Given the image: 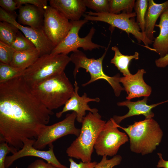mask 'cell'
Instances as JSON below:
<instances>
[{
	"mask_svg": "<svg viewBox=\"0 0 168 168\" xmlns=\"http://www.w3.org/2000/svg\"><path fill=\"white\" fill-rule=\"evenodd\" d=\"M53 114L22 76L0 83V138L10 146L20 148L26 139H36Z\"/></svg>",
	"mask_w": 168,
	"mask_h": 168,
	"instance_id": "6da1fadb",
	"label": "cell"
},
{
	"mask_svg": "<svg viewBox=\"0 0 168 168\" xmlns=\"http://www.w3.org/2000/svg\"><path fill=\"white\" fill-rule=\"evenodd\" d=\"M106 122L98 112H89L83 119L79 135L67 148V155L83 162H91L95 143Z\"/></svg>",
	"mask_w": 168,
	"mask_h": 168,
	"instance_id": "7a4b0ae2",
	"label": "cell"
},
{
	"mask_svg": "<svg viewBox=\"0 0 168 168\" xmlns=\"http://www.w3.org/2000/svg\"><path fill=\"white\" fill-rule=\"evenodd\" d=\"M118 127L128 136L131 151L142 155L151 153L156 150L163 135L160 125L152 118L135 121L126 128L119 125Z\"/></svg>",
	"mask_w": 168,
	"mask_h": 168,
	"instance_id": "3957f363",
	"label": "cell"
},
{
	"mask_svg": "<svg viewBox=\"0 0 168 168\" xmlns=\"http://www.w3.org/2000/svg\"><path fill=\"white\" fill-rule=\"evenodd\" d=\"M30 87L33 95L51 111L64 105L74 90L64 72Z\"/></svg>",
	"mask_w": 168,
	"mask_h": 168,
	"instance_id": "277c9868",
	"label": "cell"
},
{
	"mask_svg": "<svg viewBox=\"0 0 168 168\" xmlns=\"http://www.w3.org/2000/svg\"><path fill=\"white\" fill-rule=\"evenodd\" d=\"M71 61L68 55L47 54L39 57L31 66L26 69L22 75L31 87L63 72Z\"/></svg>",
	"mask_w": 168,
	"mask_h": 168,
	"instance_id": "5b68a950",
	"label": "cell"
},
{
	"mask_svg": "<svg viewBox=\"0 0 168 168\" xmlns=\"http://www.w3.org/2000/svg\"><path fill=\"white\" fill-rule=\"evenodd\" d=\"M109 45L105 49L102 55L97 59L94 58H88L82 52L78 49L71 54L70 57L71 61L75 65L73 71L75 78L81 68L86 69V72L90 74V80L87 82L83 84L82 85L83 86H85L98 80H104L107 82L111 86L115 96H119L121 91L124 90V88L120 84L119 79L120 77L119 74H117L114 76L110 77L104 72L103 69V60Z\"/></svg>",
	"mask_w": 168,
	"mask_h": 168,
	"instance_id": "8992f818",
	"label": "cell"
},
{
	"mask_svg": "<svg viewBox=\"0 0 168 168\" xmlns=\"http://www.w3.org/2000/svg\"><path fill=\"white\" fill-rule=\"evenodd\" d=\"M86 13L87 14L83 15L84 19L88 21H100L107 23L112 27H117L128 34H132L138 43L142 42L147 47L153 43L141 32L138 23L134 18L136 16L135 12H123L121 14H114L90 11Z\"/></svg>",
	"mask_w": 168,
	"mask_h": 168,
	"instance_id": "52a82bcc",
	"label": "cell"
},
{
	"mask_svg": "<svg viewBox=\"0 0 168 168\" xmlns=\"http://www.w3.org/2000/svg\"><path fill=\"white\" fill-rule=\"evenodd\" d=\"M70 21L72 25L71 29L62 41L54 49L51 54L68 55L71 52H74L77 51L79 48H82L85 50L91 51L93 49L105 47L92 41V38L96 30L93 26L86 36L82 38L79 37L80 30L88 21L84 19Z\"/></svg>",
	"mask_w": 168,
	"mask_h": 168,
	"instance_id": "ba28073f",
	"label": "cell"
},
{
	"mask_svg": "<svg viewBox=\"0 0 168 168\" xmlns=\"http://www.w3.org/2000/svg\"><path fill=\"white\" fill-rule=\"evenodd\" d=\"M118 125L112 118L106 122L94 146L98 155L113 157L116 155L120 147L128 142V136L119 130Z\"/></svg>",
	"mask_w": 168,
	"mask_h": 168,
	"instance_id": "9c48e42d",
	"label": "cell"
},
{
	"mask_svg": "<svg viewBox=\"0 0 168 168\" xmlns=\"http://www.w3.org/2000/svg\"><path fill=\"white\" fill-rule=\"evenodd\" d=\"M77 114L73 111L67 114L62 120L51 125L43 126L33 144L35 148L42 150L47 146H49L59 138L72 134L78 136L80 129L77 128L75 123Z\"/></svg>",
	"mask_w": 168,
	"mask_h": 168,
	"instance_id": "30bf717a",
	"label": "cell"
},
{
	"mask_svg": "<svg viewBox=\"0 0 168 168\" xmlns=\"http://www.w3.org/2000/svg\"><path fill=\"white\" fill-rule=\"evenodd\" d=\"M72 26L70 21L55 9L47 6L44 9L43 28L55 47L67 35Z\"/></svg>",
	"mask_w": 168,
	"mask_h": 168,
	"instance_id": "8fae6325",
	"label": "cell"
},
{
	"mask_svg": "<svg viewBox=\"0 0 168 168\" xmlns=\"http://www.w3.org/2000/svg\"><path fill=\"white\" fill-rule=\"evenodd\" d=\"M0 20L11 23L31 41L40 53V56L50 54L55 47L46 35L43 27L38 29L24 26L16 20V17L8 13L0 8Z\"/></svg>",
	"mask_w": 168,
	"mask_h": 168,
	"instance_id": "7c38bea8",
	"label": "cell"
},
{
	"mask_svg": "<svg viewBox=\"0 0 168 168\" xmlns=\"http://www.w3.org/2000/svg\"><path fill=\"white\" fill-rule=\"evenodd\" d=\"M36 139H26L23 142L22 147L12 155L7 156L5 161L6 168H8L16 160L20 158L28 156L39 157L46 161L58 168H68L58 160L54 151V145L52 144L47 151H42L34 147L33 144Z\"/></svg>",
	"mask_w": 168,
	"mask_h": 168,
	"instance_id": "4fadbf2b",
	"label": "cell"
},
{
	"mask_svg": "<svg viewBox=\"0 0 168 168\" xmlns=\"http://www.w3.org/2000/svg\"><path fill=\"white\" fill-rule=\"evenodd\" d=\"M74 90L72 96L65 103L62 110L57 113L56 116L57 118H60L64 113L72 111L76 113L77 121L79 123H82L86 116V111L92 113L98 112L97 109L91 108L88 105V103L91 101L99 102L100 99L98 97L91 98L88 97L86 93L80 96L78 94L79 87L76 81L74 82Z\"/></svg>",
	"mask_w": 168,
	"mask_h": 168,
	"instance_id": "5bb4252c",
	"label": "cell"
},
{
	"mask_svg": "<svg viewBox=\"0 0 168 168\" xmlns=\"http://www.w3.org/2000/svg\"><path fill=\"white\" fill-rule=\"evenodd\" d=\"M146 73L143 69H138L134 74L120 77L119 82L124 86L128 96L126 99L130 100L136 97L149 96L152 92V88L144 82L143 76Z\"/></svg>",
	"mask_w": 168,
	"mask_h": 168,
	"instance_id": "9a60e30c",
	"label": "cell"
},
{
	"mask_svg": "<svg viewBox=\"0 0 168 168\" xmlns=\"http://www.w3.org/2000/svg\"><path fill=\"white\" fill-rule=\"evenodd\" d=\"M147 97H145L142 100L135 102L128 100L118 102L117 103L118 106H126L128 108L129 111L124 115H114L112 118L115 122L119 125L125 119L135 115H143L145 117V119L152 118L154 116V114L152 111V109L157 105L164 102L148 105L147 104Z\"/></svg>",
	"mask_w": 168,
	"mask_h": 168,
	"instance_id": "2e32d148",
	"label": "cell"
},
{
	"mask_svg": "<svg viewBox=\"0 0 168 168\" xmlns=\"http://www.w3.org/2000/svg\"><path fill=\"white\" fill-rule=\"evenodd\" d=\"M50 6L70 21H79L86 9L84 0H50Z\"/></svg>",
	"mask_w": 168,
	"mask_h": 168,
	"instance_id": "e0dca14e",
	"label": "cell"
},
{
	"mask_svg": "<svg viewBox=\"0 0 168 168\" xmlns=\"http://www.w3.org/2000/svg\"><path fill=\"white\" fill-rule=\"evenodd\" d=\"M44 10L30 4L22 5L19 8L18 22L35 29L43 27Z\"/></svg>",
	"mask_w": 168,
	"mask_h": 168,
	"instance_id": "ac0fdd59",
	"label": "cell"
},
{
	"mask_svg": "<svg viewBox=\"0 0 168 168\" xmlns=\"http://www.w3.org/2000/svg\"><path fill=\"white\" fill-rule=\"evenodd\" d=\"M168 9V0L161 3H157L153 0H148V6L145 18V35L147 38L153 42L154 28L159 16Z\"/></svg>",
	"mask_w": 168,
	"mask_h": 168,
	"instance_id": "d6986e66",
	"label": "cell"
},
{
	"mask_svg": "<svg viewBox=\"0 0 168 168\" xmlns=\"http://www.w3.org/2000/svg\"><path fill=\"white\" fill-rule=\"evenodd\" d=\"M155 26L159 28L160 32L153 40V49L162 58L168 54V9L161 15L159 24Z\"/></svg>",
	"mask_w": 168,
	"mask_h": 168,
	"instance_id": "ffe728a7",
	"label": "cell"
},
{
	"mask_svg": "<svg viewBox=\"0 0 168 168\" xmlns=\"http://www.w3.org/2000/svg\"><path fill=\"white\" fill-rule=\"evenodd\" d=\"M40 56V53L36 48L22 51H15L10 64L25 70L32 65Z\"/></svg>",
	"mask_w": 168,
	"mask_h": 168,
	"instance_id": "44dd1931",
	"label": "cell"
},
{
	"mask_svg": "<svg viewBox=\"0 0 168 168\" xmlns=\"http://www.w3.org/2000/svg\"><path fill=\"white\" fill-rule=\"evenodd\" d=\"M111 49L114 52V57L111 60V63L114 64L118 70L123 73L124 76L131 74L128 68L130 63L133 59H138L139 54L136 52L133 55H123L116 46L112 47Z\"/></svg>",
	"mask_w": 168,
	"mask_h": 168,
	"instance_id": "7402d4cb",
	"label": "cell"
},
{
	"mask_svg": "<svg viewBox=\"0 0 168 168\" xmlns=\"http://www.w3.org/2000/svg\"><path fill=\"white\" fill-rule=\"evenodd\" d=\"M20 30L13 25L6 21L0 22V41L11 46Z\"/></svg>",
	"mask_w": 168,
	"mask_h": 168,
	"instance_id": "603a6c76",
	"label": "cell"
},
{
	"mask_svg": "<svg viewBox=\"0 0 168 168\" xmlns=\"http://www.w3.org/2000/svg\"><path fill=\"white\" fill-rule=\"evenodd\" d=\"M25 70L0 63V83L22 76Z\"/></svg>",
	"mask_w": 168,
	"mask_h": 168,
	"instance_id": "cb8c5ba5",
	"label": "cell"
},
{
	"mask_svg": "<svg viewBox=\"0 0 168 168\" xmlns=\"http://www.w3.org/2000/svg\"><path fill=\"white\" fill-rule=\"evenodd\" d=\"M109 13L118 14L120 11L132 12L134 8V0H109Z\"/></svg>",
	"mask_w": 168,
	"mask_h": 168,
	"instance_id": "d4e9b609",
	"label": "cell"
},
{
	"mask_svg": "<svg viewBox=\"0 0 168 168\" xmlns=\"http://www.w3.org/2000/svg\"><path fill=\"white\" fill-rule=\"evenodd\" d=\"M148 6V0H137L135 2L134 8L136 14L137 22L139 25L141 32L144 35L145 18Z\"/></svg>",
	"mask_w": 168,
	"mask_h": 168,
	"instance_id": "484cf974",
	"label": "cell"
},
{
	"mask_svg": "<svg viewBox=\"0 0 168 168\" xmlns=\"http://www.w3.org/2000/svg\"><path fill=\"white\" fill-rule=\"evenodd\" d=\"M16 51H22L35 48L33 43L19 31L11 46Z\"/></svg>",
	"mask_w": 168,
	"mask_h": 168,
	"instance_id": "4316f807",
	"label": "cell"
},
{
	"mask_svg": "<svg viewBox=\"0 0 168 168\" xmlns=\"http://www.w3.org/2000/svg\"><path fill=\"white\" fill-rule=\"evenodd\" d=\"M86 6L96 12L108 13L109 5L108 0H84Z\"/></svg>",
	"mask_w": 168,
	"mask_h": 168,
	"instance_id": "83f0119b",
	"label": "cell"
},
{
	"mask_svg": "<svg viewBox=\"0 0 168 168\" xmlns=\"http://www.w3.org/2000/svg\"><path fill=\"white\" fill-rule=\"evenodd\" d=\"M15 51L11 46L0 41V62L10 64Z\"/></svg>",
	"mask_w": 168,
	"mask_h": 168,
	"instance_id": "f1b7e54d",
	"label": "cell"
},
{
	"mask_svg": "<svg viewBox=\"0 0 168 168\" xmlns=\"http://www.w3.org/2000/svg\"><path fill=\"white\" fill-rule=\"evenodd\" d=\"M107 156H102L101 160L97 163L94 168H113L119 165L122 160V157L119 155H116L109 159Z\"/></svg>",
	"mask_w": 168,
	"mask_h": 168,
	"instance_id": "f546056e",
	"label": "cell"
},
{
	"mask_svg": "<svg viewBox=\"0 0 168 168\" xmlns=\"http://www.w3.org/2000/svg\"><path fill=\"white\" fill-rule=\"evenodd\" d=\"M1 7L8 13L16 16L15 11L19 8L16 0H0Z\"/></svg>",
	"mask_w": 168,
	"mask_h": 168,
	"instance_id": "4dcf8cb0",
	"label": "cell"
},
{
	"mask_svg": "<svg viewBox=\"0 0 168 168\" xmlns=\"http://www.w3.org/2000/svg\"><path fill=\"white\" fill-rule=\"evenodd\" d=\"M0 142V168H6L5 163L7 155L10 152L12 154L14 152L7 142L1 141Z\"/></svg>",
	"mask_w": 168,
	"mask_h": 168,
	"instance_id": "1f68e13d",
	"label": "cell"
},
{
	"mask_svg": "<svg viewBox=\"0 0 168 168\" xmlns=\"http://www.w3.org/2000/svg\"><path fill=\"white\" fill-rule=\"evenodd\" d=\"M19 8L22 5L30 4L44 10L47 7V1L46 0H16Z\"/></svg>",
	"mask_w": 168,
	"mask_h": 168,
	"instance_id": "d6a6232c",
	"label": "cell"
},
{
	"mask_svg": "<svg viewBox=\"0 0 168 168\" xmlns=\"http://www.w3.org/2000/svg\"><path fill=\"white\" fill-rule=\"evenodd\" d=\"M68 160L70 163L69 168H94L97 163L96 161L88 162L81 161L77 163L72 158H69Z\"/></svg>",
	"mask_w": 168,
	"mask_h": 168,
	"instance_id": "836d02e7",
	"label": "cell"
},
{
	"mask_svg": "<svg viewBox=\"0 0 168 168\" xmlns=\"http://www.w3.org/2000/svg\"><path fill=\"white\" fill-rule=\"evenodd\" d=\"M26 168H58L52 164L45 162L42 159H37L32 162Z\"/></svg>",
	"mask_w": 168,
	"mask_h": 168,
	"instance_id": "e575fe53",
	"label": "cell"
},
{
	"mask_svg": "<svg viewBox=\"0 0 168 168\" xmlns=\"http://www.w3.org/2000/svg\"><path fill=\"white\" fill-rule=\"evenodd\" d=\"M155 64L157 67L164 68L168 65V54L165 56L155 60Z\"/></svg>",
	"mask_w": 168,
	"mask_h": 168,
	"instance_id": "d590c367",
	"label": "cell"
},
{
	"mask_svg": "<svg viewBox=\"0 0 168 168\" xmlns=\"http://www.w3.org/2000/svg\"><path fill=\"white\" fill-rule=\"evenodd\" d=\"M157 155L160 159L156 165L157 167L168 168V161H166L163 159L161 153H158Z\"/></svg>",
	"mask_w": 168,
	"mask_h": 168,
	"instance_id": "8d00e7d4",
	"label": "cell"
}]
</instances>
